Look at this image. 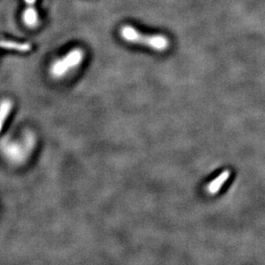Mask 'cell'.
I'll return each mask as SVG.
<instances>
[{
    "instance_id": "cell-1",
    "label": "cell",
    "mask_w": 265,
    "mask_h": 265,
    "mask_svg": "<svg viewBox=\"0 0 265 265\" xmlns=\"http://www.w3.org/2000/svg\"><path fill=\"white\" fill-rule=\"evenodd\" d=\"M120 36L126 42L145 45L149 48L163 52L169 47L168 37L162 35H145L131 25L123 26L120 30Z\"/></svg>"
},
{
    "instance_id": "cell-5",
    "label": "cell",
    "mask_w": 265,
    "mask_h": 265,
    "mask_svg": "<svg viewBox=\"0 0 265 265\" xmlns=\"http://www.w3.org/2000/svg\"><path fill=\"white\" fill-rule=\"evenodd\" d=\"M11 109V102L9 100H4L0 103V132L3 129V125Z\"/></svg>"
},
{
    "instance_id": "cell-3",
    "label": "cell",
    "mask_w": 265,
    "mask_h": 265,
    "mask_svg": "<svg viewBox=\"0 0 265 265\" xmlns=\"http://www.w3.org/2000/svg\"><path fill=\"white\" fill-rule=\"evenodd\" d=\"M26 9L23 13V23L29 28H36L39 24V15L36 9V0H24Z\"/></svg>"
},
{
    "instance_id": "cell-2",
    "label": "cell",
    "mask_w": 265,
    "mask_h": 265,
    "mask_svg": "<svg viewBox=\"0 0 265 265\" xmlns=\"http://www.w3.org/2000/svg\"><path fill=\"white\" fill-rule=\"evenodd\" d=\"M84 57V52L83 49L79 47L73 48L66 55L56 60L52 64L50 72L54 78H62L72 69L78 67L83 62Z\"/></svg>"
},
{
    "instance_id": "cell-4",
    "label": "cell",
    "mask_w": 265,
    "mask_h": 265,
    "mask_svg": "<svg viewBox=\"0 0 265 265\" xmlns=\"http://www.w3.org/2000/svg\"><path fill=\"white\" fill-rule=\"evenodd\" d=\"M0 48L11 50L19 52H29L32 48L31 45L26 42H17L13 41L0 40Z\"/></svg>"
}]
</instances>
